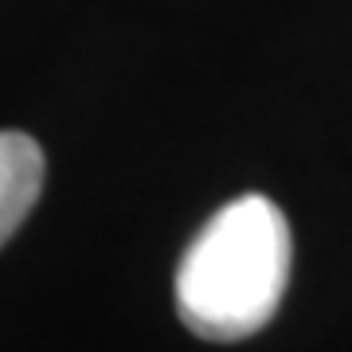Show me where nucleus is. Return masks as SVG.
Instances as JSON below:
<instances>
[{"label":"nucleus","instance_id":"nucleus-1","mask_svg":"<svg viewBox=\"0 0 352 352\" xmlns=\"http://www.w3.org/2000/svg\"><path fill=\"white\" fill-rule=\"evenodd\" d=\"M289 278V223L266 196L223 204L176 266V309L200 340H243L278 314Z\"/></svg>","mask_w":352,"mask_h":352},{"label":"nucleus","instance_id":"nucleus-2","mask_svg":"<svg viewBox=\"0 0 352 352\" xmlns=\"http://www.w3.org/2000/svg\"><path fill=\"white\" fill-rule=\"evenodd\" d=\"M43 188V149L20 129H0V247L36 208Z\"/></svg>","mask_w":352,"mask_h":352}]
</instances>
